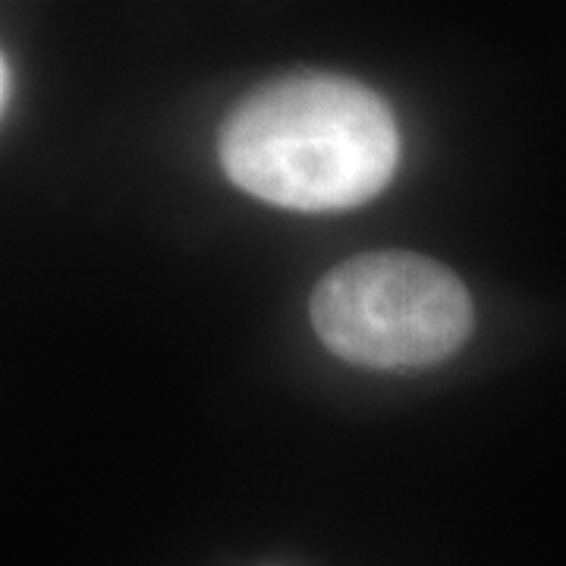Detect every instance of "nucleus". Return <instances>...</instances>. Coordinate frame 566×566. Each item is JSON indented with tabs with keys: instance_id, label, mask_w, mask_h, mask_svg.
<instances>
[{
	"instance_id": "nucleus-1",
	"label": "nucleus",
	"mask_w": 566,
	"mask_h": 566,
	"mask_svg": "<svg viewBox=\"0 0 566 566\" xmlns=\"http://www.w3.org/2000/svg\"><path fill=\"white\" fill-rule=\"evenodd\" d=\"M400 158L394 114L363 82L293 73L245 95L221 126L223 174L290 211L375 199Z\"/></svg>"
},
{
	"instance_id": "nucleus-2",
	"label": "nucleus",
	"mask_w": 566,
	"mask_h": 566,
	"mask_svg": "<svg viewBox=\"0 0 566 566\" xmlns=\"http://www.w3.org/2000/svg\"><path fill=\"white\" fill-rule=\"evenodd\" d=\"M312 324L331 353L381 371L444 363L472 331L460 277L416 252L349 259L312 293Z\"/></svg>"
},
{
	"instance_id": "nucleus-3",
	"label": "nucleus",
	"mask_w": 566,
	"mask_h": 566,
	"mask_svg": "<svg viewBox=\"0 0 566 566\" xmlns=\"http://www.w3.org/2000/svg\"><path fill=\"white\" fill-rule=\"evenodd\" d=\"M7 95H10V70H7L3 54H0V111H3V104H7Z\"/></svg>"
}]
</instances>
